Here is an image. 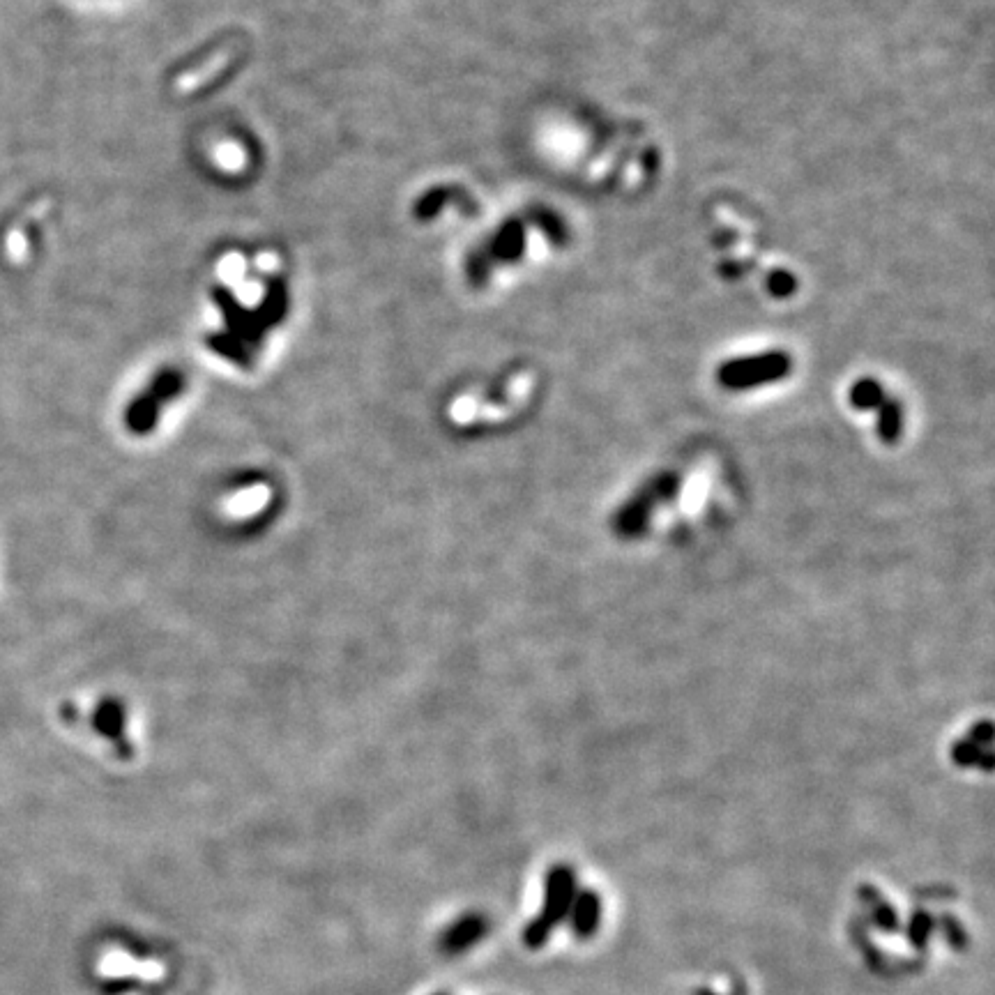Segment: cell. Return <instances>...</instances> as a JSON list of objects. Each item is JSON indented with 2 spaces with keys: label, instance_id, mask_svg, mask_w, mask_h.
<instances>
[{
  "label": "cell",
  "instance_id": "obj_1",
  "mask_svg": "<svg viewBox=\"0 0 995 995\" xmlns=\"http://www.w3.org/2000/svg\"><path fill=\"white\" fill-rule=\"evenodd\" d=\"M576 896V873L567 864H556L546 873L544 908L523 931V943L528 949H539L549 943L553 929L569 917V908Z\"/></svg>",
  "mask_w": 995,
  "mask_h": 995
},
{
  "label": "cell",
  "instance_id": "obj_2",
  "mask_svg": "<svg viewBox=\"0 0 995 995\" xmlns=\"http://www.w3.org/2000/svg\"><path fill=\"white\" fill-rule=\"evenodd\" d=\"M678 489H680V475L673 473V470L652 477L648 484H643L641 489H638L634 496L615 512L611 523L615 535L622 539L641 537L643 530L650 526L655 507L659 503H664V500H671L675 493H678Z\"/></svg>",
  "mask_w": 995,
  "mask_h": 995
},
{
  "label": "cell",
  "instance_id": "obj_3",
  "mask_svg": "<svg viewBox=\"0 0 995 995\" xmlns=\"http://www.w3.org/2000/svg\"><path fill=\"white\" fill-rule=\"evenodd\" d=\"M791 371V360L784 353H763L756 358L731 360L719 369L717 381L726 390H751V387L781 381Z\"/></svg>",
  "mask_w": 995,
  "mask_h": 995
},
{
  "label": "cell",
  "instance_id": "obj_4",
  "mask_svg": "<svg viewBox=\"0 0 995 995\" xmlns=\"http://www.w3.org/2000/svg\"><path fill=\"white\" fill-rule=\"evenodd\" d=\"M489 931V919L484 915H466L454 922L443 936H440V952L447 956H457L486 936Z\"/></svg>",
  "mask_w": 995,
  "mask_h": 995
},
{
  "label": "cell",
  "instance_id": "obj_5",
  "mask_svg": "<svg viewBox=\"0 0 995 995\" xmlns=\"http://www.w3.org/2000/svg\"><path fill=\"white\" fill-rule=\"evenodd\" d=\"M599 922H602V899L597 892L583 890L576 892L572 908H569V924L576 938L588 940L597 933Z\"/></svg>",
  "mask_w": 995,
  "mask_h": 995
},
{
  "label": "cell",
  "instance_id": "obj_6",
  "mask_svg": "<svg viewBox=\"0 0 995 995\" xmlns=\"http://www.w3.org/2000/svg\"><path fill=\"white\" fill-rule=\"evenodd\" d=\"M857 894H860V901L867 906L869 910V915L873 919V924L878 926L880 931H885V933H896L899 931V915H896V910L892 908V903L885 899L883 894H880L876 887H873L871 883H862L860 885V890H857Z\"/></svg>",
  "mask_w": 995,
  "mask_h": 995
},
{
  "label": "cell",
  "instance_id": "obj_7",
  "mask_svg": "<svg viewBox=\"0 0 995 995\" xmlns=\"http://www.w3.org/2000/svg\"><path fill=\"white\" fill-rule=\"evenodd\" d=\"M949 756H952V763L959 767H984L986 772L993 770L991 747H982V744L972 742L968 735L966 740H956L952 744Z\"/></svg>",
  "mask_w": 995,
  "mask_h": 995
},
{
  "label": "cell",
  "instance_id": "obj_8",
  "mask_svg": "<svg viewBox=\"0 0 995 995\" xmlns=\"http://www.w3.org/2000/svg\"><path fill=\"white\" fill-rule=\"evenodd\" d=\"M878 413V436L883 443L894 445L903 431V408L894 399H885Z\"/></svg>",
  "mask_w": 995,
  "mask_h": 995
},
{
  "label": "cell",
  "instance_id": "obj_9",
  "mask_svg": "<svg viewBox=\"0 0 995 995\" xmlns=\"http://www.w3.org/2000/svg\"><path fill=\"white\" fill-rule=\"evenodd\" d=\"M885 399L887 397L883 387H880L878 381H873V378H862L850 390V404L857 410H878Z\"/></svg>",
  "mask_w": 995,
  "mask_h": 995
},
{
  "label": "cell",
  "instance_id": "obj_10",
  "mask_svg": "<svg viewBox=\"0 0 995 995\" xmlns=\"http://www.w3.org/2000/svg\"><path fill=\"white\" fill-rule=\"evenodd\" d=\"M933 929H936L933 917L929 913H924V910H917V913L910 917V924H908L910 945L917 947V949H924L926 943H929V936L933 933Z\"/></svg>",
  "mask_w": 995,
  "mask_h": 995
},
{
  "label": "cell",
  "instance_id": "obj_11",
  "mask_svg": "<svg viewBox=\"0 0 995 995\" xmlns=\"http://www.w3.org/2000/svg\"><path fill=\"white\" fill-rule=\"evenodd\" d=\"M940 926H943V931H945V936H947V943L952 945L954 949H966L968 947V933L963 931V926L959 922H956V919L952 915H945L943 922H940Z\"/></svg>",
  "mask_w": 995,
  "mask_h": 995
},
{
  "label": "cell",
  "instance_id": "obj_12",
  "mask_svg": "<svg viewBox=\"0 0 995 995\" xmlns=\"http://www.w3.org/2000/svg\"><path fill=\"white\" fill-rule=\"evenodd\" d=\"M968 738L972 742L982 744V747H991V742H993V724H991L989 719L977 721V724L972 726L970 731H968Z\"/></svg>",
  "mask_w": 995,
  "mask_h": 995
},
{
  "label": "cell",
  "instance_id": "obj_13",
  "mask_svg": "<svg viewBox=\"0 0 995 995\" xmlns=\"http://www.w3.org/2000/svg\"><path fill=\"white\" fill-rule=\"evenodd\" d=\"M772 286L777 293H788L793 288V279L788 275H777V279H772Z\"/></svg>",
  "mask_w": 995,
  "mask_h": 995
},
{
  "label": "cell",
  "instance_id": "obj_14",
  "mask_svg": "<svg viewBox=\"0 0 995 995\" xmlns=\"http://www.w3.org/2000/svg\"><path fill=\"white\" fill-rule=\"evenodd\" d=\"M438 995H445V993H438Z\"/></svg>",
  "mask_w": 995,
  "mask_h": 995
}]
</instances>
